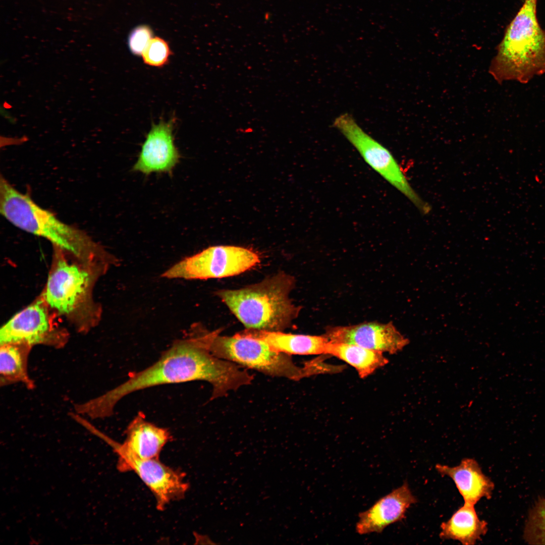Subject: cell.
<instances>
[{"instance_id": "1", "label": "cell", "mask_w": 545, "mask_h": 545, "mask_svg": "<svg viewBox=\"0 0 545 545\" xmlns=\"http://www.w3.org/2000/svg\"><path fill=\"white\" fill-rule=\"evenodd\" d=\"M253 376L232 362L218 358L207 349L200 325L194 323L183 339L174 341L150 366L130 374L117 387L91 400L100 417L113 414L116 404L133 392L156 386L204 380L212 387L211 399L251 383Z\"/></svg>"}, {"instance_id": "2", "label": "cell", "mask_w": 545, "mask_h": 545, "mask_svg": "<svg viewBox=\"0 0 545 545\" xmlns=\"http://www.w3.org/2000/svg\"><path fill=\"white\" fill-rule=\"evenodd\" d=\"M0 212L19 229L44 238L57 249L71 254L93 268H108L119 260L94 242L83 231L60 220L39 206L28 195L19 192L2 176L0 181Z\"/></svg>"}, {"instance_id": "3", "label": "cell", "mask_w": 545, "mask_h": 545, "mask_svg": "<svg viewBox=\"0 0 545 545\" xmlns=\"http://www.w3.org/2000/svg\"><path fill=\"white\" fill-rule=\"evenodd\" d=\"M537 0H525L506 28L489 73L500 84H525L545 74V30L537 17Z\"/></svg>"}, {"instance_id": "4", "label": "cell", "mask_w": 545, "mask_h": 545, "mask_svg": "<svg viewBox=\"0 0 545 545\" xmlns=\"http://www.w3.org/2000/svg\"><path fill=\"white\" fill-rule=\"evenodd\" d=\"M294 285V278L281 273L240 289L218 291L216 295L247 329L282 332L300 310L289 296Z\"/></svg>"}, {"instance_id": "5", "label": "cell", "mask_w": 545, "mask_h": 545, "mask_svg": "<svg viewBox=\"0 0 545 545\" xmlns=\"http://www.w3.org/2000/svg\"><path fill=\"white\" fill-rule=\"evenodd\" d=\"M57 250L41 297L49 308L76 322L81 331H85L99 318L101 311L92 301L91 289L96 279L105 271L70 262L63 251Z\"/></svg>"}, {"instance_id": "6", "label": "cell", "mask_w": 545, "mask_h": 545, "mask_svg": "<svg viewBox=\"0 0 545 545\" xmlns=\"http://www.w3.org/2000/svg\"><path fill=\"white\" fill-rule=\"evenodd\" d=\"M219 330L203 333L206 348L214 356L267 375L299 380L308 377L303 365L298 366L291 355L272 349L258 338L238 333L233 336L219 335Z\"/></svg>"}, {"instance_id": "7", "label": "cell", "mask_w": 545, "mask_h": 545, "mask_svg": "<svg viewBox=\"0 0 545 545\" xmlns=\"http://www.w3.org/2000/svg\"><path fill=\"white\" fill-rule=\"evenodd\" d=\"M260 262L253 251L236 246H213L181 260L161 275L167 279L206 280L239 275Z\"/></svg>"}, {"instance_id": "8", "label": "cell", "mask_w": 545, "mask_h": 545, "mask_svg": "<svg viewBox=\"0 0 545 545\" xmlns=\"http://www.w3.org/2000/svg\"><path fill=\"white\" fill-rule=\"evenodd\" d=\"M333 126L374 170L407 197L421 212L424 214L429 212L430 206L411 187L390 151L366 133L351 115L345 113L340 115L334 120Z\"/></svg>"}, {"instance_id": "9", "label": "cell", "mask_w": 545, "mask_h": 545, "mask_svg": "<svg viewBox=\"0 0 545 545\" xmlns=\"http://www.w3.org/2000/svg\"><path fill=\"white\" fill-rule=\"evenodd\" d=\"M48 307L41 297L14 315L1 329L0 344H25L63 347L68 335L52 322Z\"/></svg>"}, {"instance_id": "10", "label": "cell", "mask_w": 545, "mask_h": 545, "mask_svg": "<svg viewBox=\"0 0 545 545\" xmlns=\"http://www.w3.org/2000/svg\"><path fill=\"white\" fill-rule=\"evenodd\" d=\"M118 469L133 471L153 493L157 509L181 499L188 489L182 474L165 465L159 459H140L119 454Z\"/></svg>"}, {"instance_id": "11", "label": "cell", "mask_w": 545, "mask_h": 545, "mask_svg": "<svg viewBox=\"0 0 545 545\" xmlns=\"http://www.w3.org/2000/svg\"><path fill=\"white\" fill-rule=\"evenodd\" d=\"M323 335L331 343L352 344L392 354L402 350L409 343L392 322L327 326Z\"/></svg>"}, {"instance_id": "12", "label": "cell", "mask_w": 545, "mask_h": 545, "mask_svg": "<svg viewBox=\"0 0 545 545\" xmlns=\"http://www.w3.org/2000/svg\"><path fill=\"white\" fill-rule=\"evenodd\" d=\"M175 121L173 118L167 122L160 120L152 125L133 167L134 171L145 175L172 173L180 157L173 134Z\"/></svg>"}, {"instance_id": "13", "label": "cell", "mask_w": 545, "mask_h": 545, "mask_svg": "<svg viewBox=\"0 0 545 545\" xmlns=\"http://www.w3.org/2000/svg\"><path fill=\"white\" fill-rule=\"evenodd\" d=\"M417 501L405 482L359 514L356 532L360 535L382 532L390 525L402 520L407 509Z\"/></svg>"}, {"instance_id": "14", "label": "cell", "mask_w": 545, "mask_h": 545, "mask_svg": "<svg viewBox=\"0 0 545 545\" xmlns=\"http://www.w3.org/2000/svg\"><path fill=\"white\" fill-rule=\"evenodd\" d=\"M126 435L123 444L112 440L108 443L117 454L140 459H158L162 449L171 438L168 429L148 421L141 412L128 425Z\"/></svg>"}, {"instance_id": "15", "label": "cell", "mask_w": 545, "mask_h": 545, "mask_svg": "<svg viewBox=\"0 0 545 545\" xmlns=\"http://www.w3.org/2000/svg\"><path fill=\"white\" fill-rule=\"evenodd\" d=\"M435 469L453 480L464 503L475 505L482 498L489 499L492 496L494 483L473 459L465 458L453 467L437 464Z\"/></svg>"}, {"instance_id": "16", "label": "cell", "mask_w": 545, "mask_h": 545, "mask_svg": "<svg viewBox=\"0 0 545 545\" xmlns=\"http://www.w3.org/2000/svg\"><path fill=\"white\" fill-rule=\"evenodd\" d=\"M266 342L272 349L289 355H325L329 342L323 335H308L247 329L243 332Z\"/></svg>"}, {"instance_id": "17", "label": "cell", "mask_w": 545, "mask_h": 545, "mask_svg": "<svg viewBox=\"0 0 545 545\" xmlns=\"http://www.w3.org/2000/svg\"><path fill=\"white\" fill-rule=\"evenodd\" d=\"M487 530V523L480 519L474 505L464 503L449 519L441 524L440 536L443 539H453L463 544L473 545Z\"/></svg>"}, {"instance_id": "18", "label": "cell", "mask_w": 545, "mask_h": 545, "mask_svg": "<svg viewBox=\"0 0 545 545\" xmlns=\"http://www.w3.org/2000/svg\"><path fill=\"white\" fill-rule=\"evenodd\" d=\"M32 347L25 344L7 343L0 347V385L22 383L29 390L35 388L28 371V361Z\"/></svg>"}, {"instance_id": "19", "label": "cell", "mask_w": 545, "mask_h": 545, "mask_svg": "<svg viewBox=\"0 0 545 545\" xmlns=\"http://www.w3.org/2000/svg\"><path fill=\"white\" fill-rule=\"evenodd\" d=\"M325 355L334 356L352 366L362 378L372 374L389 362L382 352L348 343L329 342Z\"/></svg>"}, {"instance_id": "20", "label": "cell", "mask_w": 545, "mask_h": 545, "mask_svg": "<svg viewBox=\"0 0 545 545\" xmlns=\"http://www.w3.org/2000/svg\"><path fill=\"white\" fill-rule=\"evenodd\" d=\"M524 533L529 543L545 544V497L539 500L532 509Z\"/></svg>"}, {"instance_id": "21", "label": "cell", "mask_w": 545, "mask_h": 545, "mask_svg": "<svg viewBox=\"0 0 545 545\" xmlns=\"http://www.w3.org/2000/svg\"><path fill=\"white\" fill-rule=\"evenodd\" d=\"M172 52L168 42L153 36L141 54L144 63L150 66L161 67L168 63Z\"/></svg>"}, {"instance_id": "22", "label": "cell", "mask_w": 545, "mask_h": 545, "mask_svg": "<svg viewBox=\"0 0 545 545\" xmlns=\"http://www.w3.org/2000/svg\"><path fill=\"white\" fill-rule=\"evenodd\" d=\"M153 36V31L148 25H141L134 28L128 37V43L130 50L134 55L141 56Z\"/></svg>"}]
</instances>
